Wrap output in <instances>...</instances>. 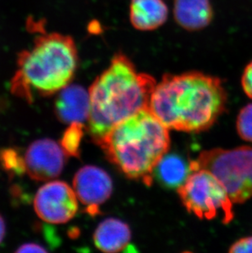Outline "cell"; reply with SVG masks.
<instances>
[{
  "label": "cell",
  "mask_w": 252,
  "mask_h": 253,
  "mask_svg": "<svg viewBox=\"0 0 252 253\" xmlns=\"http://www.w3.org/2000/svg\"><path fill=\"white\" fill-rule=\"evenodd\" d=\"M169 10L163 0H130L129 21L133 28L152 31L168 19Z\"/></svg>",
  "instance_id": "cell-11"
},
{
  "label": "cell",
  "mask_w": 252,
  "mask_h": 253,
  "mask_svg": "<svg viewBox=\"0 0 252 253\" xmlns=\"http://www.w3.org/2000/svg\"><path fill=\"white\" fill-rule=\"evenodd\" d=\"M17 253H47V250L37 244H26L17 249Z\"/></svg>",
  "instance_id": "cell-20"
},
{
  "label": "cell",
  "mask_w": 252,
  "mask_h": 253,
  "mask_svg": "<svg viewBox=\"0 0 252 253\" xmlns=\"http://www.w3.org/2000/svg\"><path fill=\"white\" fill-rule=\"evenodd\" d=\"M54 109L60 122L67 124L83 123L88 120L90 112L89 93L78 84L67 85L60 91Z\"/></svg>",
  "instance_id": "cell-10"
},
{
  "label": "cell",
  "mask_w": 252,
  "mask_h": 253,
  "mask_svg": "<svg viewBox=\"0 0 252 253\" xmlns=\"http://www.w3.org/2000/svg\"><path fill=\"white\" fill-rule=\"evenodd\" d=\"M237 131L243 140L252 143V103L240 111L237 118Z\"/></svg>",
  "instance_id": "cell-17"
},
{
  "label": "cell",
  "mask_w": 252,
  "mask_h": 253,
  "mask_svg": "<svg viewBox=\"0 0 252 253\" xmlns=\"http://www.w3.org/2000/svg\"><path fill=\"white\" fill-rule=\"evenodd\" d=\"M0 163L10 174H21L26 172L24 158L13 148L0 151Z\"/></svg>",
  "instance_id": "cell-16"
},
{
  "label": "cell",
  "mask_w": 252,
  "mask_h": 253,
  "mask_svg": "<svg viewBox=\"0 0 252 253\" xmlns=\"http://www.w3.org/2000/svg\"><path fill=\"white\" fill-rule=\"evenodd\" d=\"M66 156L61 145L52 139L36 141L25 153L26 172L36 181L52 180L62 173Z\"/></svg>",
  "instance_id": "cell-8"
},
{
  "label": "cell",
  "mask_w": 252,
  "mask_h": 253,
  "mask_svg": "<svg viewBox=\"0 0 252 253\" xmlns=\"http://www.w3.org/2000/svg\"><path fill=\"white\" fill-rule=\"evenodd\" d=\"M5 233H6V225H5L4 220L0 215V244L2 243V239L4 238Z\"/></svg>",
  "instance_id": "cell-21"
},
{
  "label": "cell",
  "mask_w": 252,
  "mask_h": 253,
  "mask_svg": "<svg viewBox=\"0 0 252 253\" xmlns=\"http://www.w3.org/2000/svg\"><path fill=\"white\" fill-rule=\"evenodd\" d=\"M221 80L200 72L167 74L151 96V113L168 129L201 132L209 129L226 108Z\"/></svg>",
  "instance_id": "cell-1"
},
{
  "label": "cell",
  "mask_w": 252,
  "mask_h": 253,
  "mask_svg": "<svg viewBox=\"0 0 252 253\" xmlns=\"http://www.w3.org/2000/svg\"><path fill=\"white\" fill-rule=\"evenodd\" d=\"M28 24L37 34L31 48L18 55L11 89L31 102L35 93L50 96L69 84L78 66V51L71 36L47 33L41 22Z\"/></svg>",
  "instance_id": "cell-3"
},
{
  "label": "cell",
  "mask_w": 252,
  "mask_h": 253,
  "mask_svg": "<svg viewBox=\"0 0 252 253\" xmlns=\"http://www.w3.org/2000/svg\"><path fill=\"white\" fill-rule=\"evenodd\" d=\"M191 173L190 163H187L180 155L171 153L161 159L155 168L153 176L166 188L178 189Z\"/></svg>",
  "instance_id": "cell-14"
},
{
  "label": "cell",
  "mask_w": 252,
  "mask_h": 253,
  "mask_svg": "<svg viewBox=\"0 0 252 253\" xmlns=\"http://www.w3.org/2000/svg\"><path fill=\"white\" fill-rule=\"evenodd\" d=\"M84 129L83 123L75 122L70 124V126L62 135L60 145L68 157H80V148L83 138Z\"/></svg>",
  "instance_id": "cell-15"
},
{
  "label": "cell",
  "mask_w": 252,
  "mask_h": 253,
  "mask_svg": "<svg viewBox=\"0 0 252 253\" xmlns=\"http://www.w3.org/2000/svg\"><path fill=\"white\" fill-rule=\"evenodd\" d=\"M73 188L79 200L87 208V212L95 215L100 212L99 207L112 195L113 184L104 169L85 166L75 174Z\"/></svg>",
  "instance_id": "cell-9"
},
{
  "label": "cell",
  "mask_w": 252,
  "mask_h": 253,
  "mask_svg": "<svg viewBox=\"0 0 252 253\" xmlns=\"http://www.w3.org/2000/svg\"><path fill=\"white\" fill-rule=\"evenodd\" d=\"M242 87L248 98L252 99V61L249 62L242 76Z\"/></svg>",
  "instance_id": "cell-18"
},
{
  "label": "cell",
  "mask_w": 252,
  "mask_h": 253,
  "mask_svg": "<svg viewBox=\"0 0 252 253\" xmlns=\"http://www.w3.org/2000/svg\"><path fill=\"white\" fill-rule=\"evenodd\" d=\"M131 240L128 225L116 218H108L101 222L93 234V242L100 251L114 253L125 251Z\"/></svg>",
  "instance_id": "cell-13"
},
{
  "label": "cell",
  "mask_w": 252,
  "mask_h": 253,
  "mask_svg": "<svg viewBox=\"0 0 252 253\" xmlns=\"http://www.w3.org/2000/svg\"><path fill=\"white\" fill-rule=\"evenodd\" d=\"M178 192L188 212L202 220H213L220 216L224 224H228L234 217L233 203L226 188L208 169L192 172Z\"/></svg>",
  "instance_id": "cell-6"
},
{
  "label": "cell",
  "mask_w": 252,
  "mask_h": 253,
  "mask_svg": "<svg viewBox=\"0 0 252 253\" xmlns=\"http://www.w3.org/2000/svg\"><path fill=\"white\" fill-rule=\"evenodd\" d=\"M168 129L149 109H143L116 125L96 143L126 176L151 186L155 168L169 151Z\"/></svg>",
  "instance_id": "cell-4"
},
{
  "label": "cell",
  "mask_w": 252,
  "mask_h": 253,
  "mask_svg": "<svg viewBox=\"0 0 252 253\" xmlns=\"http://www.w3.org/2000/svg\"><path fill=\"white\" fill-rule=\"evenodd\" d=\"M190 168L192 172L199 169L212 172L224 184L233 203L252 198V147L203 151L197 160L190 162Z\"/></svg>",
  "instance_id": "cell-5"
},
{
  "label": "cell",
  "mask_w": 252,
  "mask_h": 253,
  "mask_svg": "<svg viewBox=\"0 0 252 253\" xmlns=\"http://www.w3.org/2000/svg\"><path fill=\"white\" fill-rule=\"evenodd\" d=\"M229 253H252V236L246 237L238 239L230 247Z\"/></svg>",
  "instance_id": "cell-19"
},
{
  "label": "cell",
  "mask_w": 252,
  "mask_h": 253,
  "mask_svg": "<svg viewBox=\"0 0 252 253\" xmlns=\"http://www.w3.org/2000/svg\"><path fill=\"white\" fill-rule=\"evenodd\" d=\"M74 189L62 181L49 182L39 189L34 208L41 220L51 224H64L72 220L78 211Z\"/></svg>",
  "instance_id": "cell-7"
},
{
  "label": "cell",
  "mask_w": 252,
  "mask_h": 253,
  "mask_svg": "<svg viewBox=\"0 0 252 253\" xmlns=\"http://www.w3.org/2000/svg\"><path fill=\"white\" fill-rule=\"evenodd\" d=\"M174 17L179 27L197 31L210 24L214 12L210 0H175Z\"/></svg>",
  "instance_id": "cell-12"
},
{
  "label": "cell",
  "mask_w": 252,
  "mask_h": 253,
  "mask_svg": "<svg viewBox=\"0 0 252 253\" xmlns=\"http://www.w3.org/2000/svg\"><path fill=\"white\" fill-rule=\"evenodd\" d=\"M157 84L154 77L138 72L126 54L116 53L88 89V131L93 142H98L126 118L148 109Z\"/></svg>",
  "instance_id": "cell-2"
}]
</instances>
